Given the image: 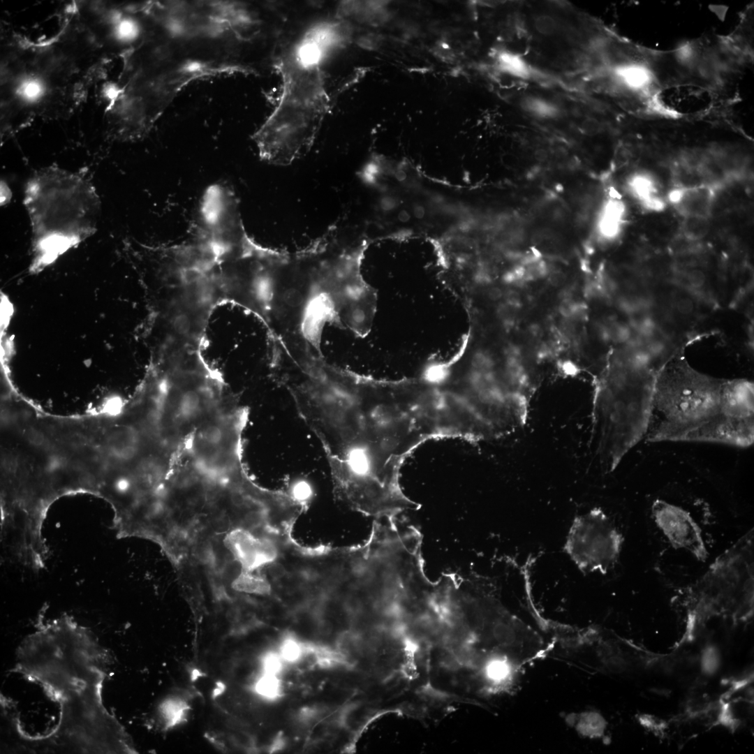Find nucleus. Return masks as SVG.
I'll use <instances>...</instances> for the list:
<instances>
[{
	"instance_id": "nucleus-1",
	"label": "nucleus",
	"mask_w": 754,
	"mask_h": 754,
	"mask_svg": "<svg viewBox=\"0 0 754 754\" xmlns=\"http://www.w3.org/2000/svg\"><path fill=\"white\" fill-rule=\"evenodd\" d=\"M292 398L321 443L346 503L377 518L417 508L399 483L413 450L397 383L330 366L302 383Z\"/></svg>"
},
{
	"instance_id": "nucleus-2",
	"label": "nucleus",
	"mask_w": 754,
	"mask_h": 754,
	"mask_svg": "<svg viewBox=\"0 0 754 754\" xmlns=\"http://www.w3.org/2000/svg\"><path fill=\"white\" fill-rule=\"evenodd\" d=\"M644 438L750 446L754 441L753 384L700 373L677 353L657 378Z\"/></svg>"
},
{
	"instance_id": "nucleus-3",
	"label": "nucleus",
	"mask_w": 754,
	"mask_h": 754,
	"mask_svg": "<svg viewBox=\"0 0 754 754\" xmlns=\"http://www.w3.org/2000/svg\"><path fill=\"white\" fill-rule=\"evenodd\" d=\"M322 39L310 34L278 60L282 93L278 105L253 136L260 158L286 165L312 147L328 108L320 67Z\"/></svg>"
},
{
	"instance_id": "nucleus-4",
	"label": "nucleus",
	"mask_w": 754,
	"mask_h": 754,
	"mask_svg": "<svg viewBox=\"0 0 754 754\" xmlns=\"http://www.w3.org/2000/svg\"><path fill=\"white\" fill-rule=\"evenodd\" d=\"M24 205L31 232L36 272L97 230L101 200L87 175L57 166L36 170L27 180Z\"/></svg>"
},
{
	"instance_id": "nucleus-5",
	"label": "nucleus",
	"mask_w": 754,
	"mask_h": 754,
	"mask_svg": "<svg viewBox=\"0 0 754 754\" xmlns=\"http://www.w3.org/2000/svg\"><path fill=\"white\" fill-rule=\"evenodd\" d=\"M623 536L599 508L576 516L566 535L564 551L584 574H606L616 563Z\"/></svg>"
},
{
	"instance_id": "nucleus-6",
	"label": "nucleus",
	"mask_w": 754,
	"mask_h": 754,
	"mask_svg": "<svg viewBox=\"0 0 754 754\" xmlns=\"http://www.w3.org/2000/svg\"><path fill=\"white\" fill-rule=\"evenodd\" d=\"M652 513L657 528L672 547L685 551L700 561L707 559L708 551L702 529L688 512L677 505L657 501Z\"/></svg>"
},
{
	"instance_id": "nucleus-7",
	"label": "nucleus",
	"mask_w": 754,
	"mask_h": 754,
	"mask_svg": "<svg viewBox=\"0 0 754 754\" xmlns=\"http://www.w3.org/2000/svg\"><path fill=\"white\" fill-rule=\"evenodd\" d=\"M628 221L627 200L619 193H605L598 202L591 222L592 242L601 247L616 243L625 233Z\"/></svg>"
},
{
	"instance_id": "nucleus-8",
	"label": "nucleus",
	"mask_w": 754,
	"mask_h": 754,
	"mask_svg": "<svg viewBox=\"0 0 754 754\" xmlns=\"http://www.w3.org/2000/svg\"><path fill=\"white\" fill-rule=\"evenodd\" d=\"M718 195L711 182L678 184L667 192V205L683 219H709Z\"/></svg>"
},
{
	"instance_id": "nucleus-9",
	"label": "nucleus",
	"mask_w": 754,
	"mask_h": 754,
	"mask_svg": "<svg viewBox=\"0 0 754 754\" xmlns=\"http://www.w3.org/2000/svg\"><path fill=\"white\" fill-rule=\"evenodd\" d=\"M225 545L244 571L251 572L272 561L276 549L269 540L237 528L229 533Z\"/></svg>"
},
{
	"instance_id": "nucleus-10",
	"label": "nucleus",
	"mask_w": 754,
	"mask_h": 754,
	"mask_svg": "<svg viewBox=\"0 0 754 754\" xmlns=\"http://www.w3.org/2000/svg\"><path fill=\"white\" fill-rule=\"evenodd\" d=\"M623 191L645 212L660 213L668 206L667 193L658 177L649 170L639 169L630 172L625 177Z\"/></svg>"
},
{
	"instance_id": "nucleus-11",
	"label": "nucleus",
	"mask_w": 754,
	"mask_h": 754,
	"mask_svg": "<svg viewBox=\"0 0 754 754\" xmlns=\"http://www.w3.org/2000/svg\"><path fill=\"white\" fill-rule=\"evenodd\" d=\"M494 64L500 73L516 80L526 81L533 76V69L528 60L521 53L511 50L497 52Z\"/></svg>"
},
{
	"instance_id": "nucleus-12",
	"label": "nucleus",
	"mask_w": 754,
	"mask_h": 754,
	"mask_svg": "<svg viewBox=\"0 0 754 754\" xmlns=\"http://www.w3.org/2000/svg\"><path fill=\"white\" fill-rule=\"evenodd\" d=\"M522 110L528 117L539 121H553L562 114L560 105L542 95L528 94L519 101Z\"/></svg>"
},
{
	"instance_id": "nucleus-13",
	"label": "nucleus",
	"mask_w": 754,
	"mask_h": 754,
	"mask_svg": "<svg viewBox=\"0 0 754 754\" xmlns=\"http://www.w3.org/2000/svg\"><path fill=\"white\" fill-rule=\"evenodd\" d=\"M13 87L14 98L20 103L27 105L38 102L46 90L43 79L33 74L20 77Z\"/></svg>"
},
{
	"instance_id": "nucleus-14",
	"label": "nucleus",
	"mask_w": 754,
	"mask_h": 754,
	"mask_svg": "<svg viewBox=\"0 0 754 754\" xmlns=\"http://www.w3.org/2000/svg\"><path fill=\"white\" fill-rule=\"evenodd\" d=\"M187 705L181 700L171 699L161 706V711L168 725L172 726L181 721Z\"/></svg>"
},
{
	"instance_id": "nucleus-15",
	"label": "nucleus",
	"mask_w": 754,
	"mask_h": 754,
	"mask_svg": "<svg viewBox=\"0 0 754 754\" xmlns=\"http://www.w3.org/2000/svg\"><path fill=\"white\" fill-rule=\"evenodd\" d=\"M279 682L276 674L264 672L256 684V692L267 698L274 699L279 693Z\"/></svg>"
},
{
	"instance_id": "nucleus-16",
	"label": "nucleus",
	"mask_w": 754,
	"mask_h": 754,
	"mask_svg": "<svg viewBox=\"0 0 754 754\" xmlns=\"http://www.w3.org/2000/svg\"><path fill=\"white\" fill-rule=\"evenodd\" d=\"M709 219H683L682 231L686 237L696 239L704 237L709 228Z\"/></svg>"
},
{
	"instance_id": "nucleus-17",
	"label": "nucleus",
	"mask_w": 754,
	"mask_h": 754,
	"mask_svg": "<svg viewBox=\"0 0 754 754\" xmlns=\"http://www.w3.org/2000/svg\"><path fill=\"white\" fill-rule=\"evenodd\" d=\"M720 665V655L718 649L712 646H708L702 652L701 657V667L702 671L709 675L716 673Z\"/></svg>"
},
{
	"instance_id": "nucleus-18",
	"label": "nucleus",
	"mask_w": 754,
	"mask_h": 754,
	"mask_svg": "<svg viewBox=\"0 0 754 754\" xmlns=\"http://www.w3.org/2000/svg\"><path fill=\"white\" fill-rule=\"evenodd\" d=\"M235 586L240 591L250 593H263L267 588L261 580L253 577L247 572L237 579Z\"/></svg>"
},
{
	"instance_id": "nucleus-19",
	"label": "nucleus",
	"mask_w": 754,
	"mask_h": 754,
	"mask_svg": "<svg viewBox=\"0 0 754 754\" xmlns=\"http://www.w3.org/2000/svg\"><path fill=\"white\" fill-rule=\"evenodd\" d=\"M534 24L536 31L543 35H550L556 29V22L554 19L547 15L537 17Z\"/></svg>"
},
{
	"instance_id": "nucleus-20",
	"label": "nucleus",
	"mask_w": 754,
	"mask_h": 754,
	"mask_svg": "<svg viewBox=\"0 0 754 754\" xmlns=\"http://www.w3.org/2000/svg\"><path fill=\"white\" fill-rule=\"evenodd\" d=\"M302 653L300 644L295 641L286 640L281 647V654L284 659L288 660H296Z\"/></svg>"
},
{
	"instance_id": "nucleus-21",
	"label": "nucleus",
	"mask_w": 754,
	"mask_h": 754,
	"mask_svg": "<svg viewBox=\"0 0 754 754\" xmlns=\"http://www.w3.org/2000/svg\"><path fill=\"white\" fill-rule=\"evenodd\" d=\"M263 668L265 673L276 675L281 668L279 657L274 653L267 655L263 660Z\"/></svg>"
},
{
	"instance_id": "nucleus-22",
	"label": "nucleus",
	"mask_w": 754,
	"mask_h": 754,
	"mask_svg": "<svg viewBox=\"0 0 754 754\" xmlns=\"http://www.w3.org/2000/svg\"><path fill=\"white\" fill-rule=\"evenodd\" d=\"M688 281L693 287H700L704 281V276L702 272L693 270L687 274Z\"/></svg>"
},
{
	"instance_id": "nucleus-23",
	"label": "nucleus",
	"mask_w": 754,
	"mask_h": 754,
	"mask_svg": "<svg viewBox=\"0 0 754 754\" xmlns=\"http://www.w3.org/2000/svg\"><path fill=\"white\" fill-rule=\"evenodd\" d=\"M507 300L508 305L517 309L521 307L522 302L519 294L516 291H510L508 294Z\"/></svg>"
},
{
	"instance_id": "nucleus-24",
	"label": "nucleus",
	"mask_w": 754,
	"mask_h": 754,
	"mask_svg": "<svg viewBox=\"0 0 754 754\" xmlns=\"http://www.w3.org/2000/svg\"><path fill=\"white\" fill-rule=\"evenodd\" d=\"M563 281V278L560 274H557L556 273L553 274L549 277L550 283L552 285H553V286H559L562 283Z\"/></svg>"
},
{
	"instance_id": "nucleus-25",
	"label": "nucleus",
	"mask_w": 754,
	"mask_h": 754,
	"mask_svg": "<svg viewBox=\"0 0 754 754\" xmlns=\"http://www.w3.org/2000/svg\"><path fill=\"white\" fill-rule=\"evenodd\" d=\"M490 296L494 299L499 298L501 297V291L499 289L494 288L490 292Z\"/></svg>"
}]
</instances>
